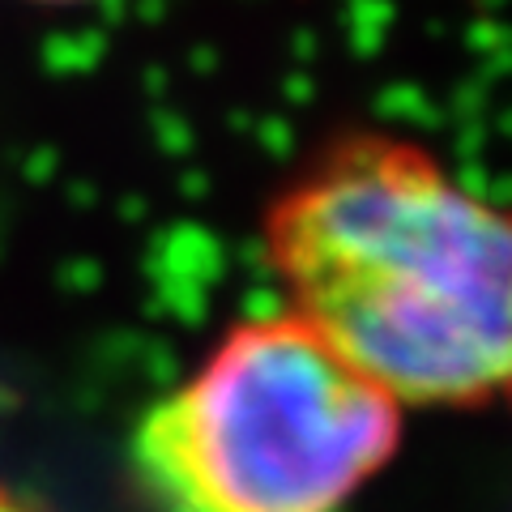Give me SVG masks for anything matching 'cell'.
I'll list each match as a JSON object with an SVG mask.
<instances>
[{
	"mask_svg": "<svg viewBox=\"0 0 512 512\" xmlns=\"http://www.w3.org/2000/svg\"><path fill=\"white\" fill-rule=\"evenodd\" d=\"M0 512H35V508H26V504H18L13 495H5L0 491Z\"/></svg>",
	"mask_w": 512,
	"mask_h": 512,
	"instance_id": "cell-3",
	"label": "cell"
},
{
	"mask_svg": "<svg viewBox=\"0 0 512 512\" xmlns=\"http://www.w3.org/2000/svg\"><path fill=\"white\" fill-rule=\"evenodd\" d=\"M397 448V406L303 325L235 329L133 436L154 512H346Z\"/></svg>",
	"mask_w": 512,
	"mask_h": 512,
	"instance_id": "cell-2",
	"label": "cell"
},
{
	"mask_svg": "<svg viewBox=\"0 0 512 512\" xmlns=\"http://www.w3.org/2000/svg\"><path fill=\"white\" fill-rule=\"evenodd\" d=\"M269 252L295 320L393 406L512 384V201L423 150H338L282 197Z\"/></svg>",
	"mask_w": 512,
	"mask_h": 512,
	"instance_id": "cell-1",
	"label": "cell"
},
{
	"mask_svg": "<svg viewBox=\"0 0 512 512\" xmlns=\"http://www.w3.org/2000/svg\"><path fill=\"white\" fill-rule=\"evenodd\" d=\"M47 5H82V0H47Z\"/></svg>",
	"mask_w": 512,
	"mask_h": 512,
	"instance_id": "cell-4",
	"label": "cell"
}]
</instances>
